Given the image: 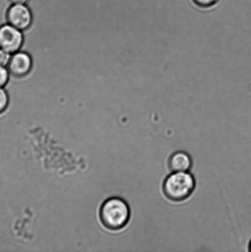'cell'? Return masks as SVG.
<instances>
[{
	"label": "cell",
	"mask_w": 251,
	"mask_h": 252,
	"mask_svg": "<svg viewBox=\"0 0 251 252\" xmlns=\"http://www.w3.org/2000/svg\"><path fill=\"white\" fill-rule=\"evenodd\" d=\"M100 219L103 225L110 230H120L130 220L129 205L120 197H111L103 202L100 209Z\"/></svg>",
	"instance_id": "cell-1"
},
{
	"label": "cell",
	"mask_w": 251,
	"mask_h": 252,
	"mask_svg": "<svg viewBox=\"0 0 251 252\" xmlns=\"http://www.w3.org/2000/svg\"><path fill=\"white\" fill-rule=\"evenodd\" d=\"M195 187V178L190 172H172L165 179L162 189L167 199L179 202L188 199Z\"/></svg>",
	"instance_id": "cell-2"
},
{
	"label": "cell",
	"mask_w": 251,
	"mask_h": 252,
	"mask_svg": "<svg viewBox=\"0 0 251 252\" xmlns=\"http://www.w3.org/2000/svg\"><path fill=\"white\" fill-rule=\"evenodd\" d=\"M23 43L21 31L10 24L0 26V49L15 53L19 50Z\"/></svg>",
	"instance_id": "cell-3"
},
{
	"label": "cell",
	"mask_w": 251,
	"mask_h": 252,
	"mask_svg": "<svg viewBox=\"0 0 251 252\" xmlns=\"http://www.w3.org/2000/svg\"><path fill=\"white\" fill-rule=\"evenodd\" d=\"M6 17L9 24L21 31L28 29L32 21L31 12L24 4H13L9 7Z\"/></svg>",
	"instance_id": "cell-4"
},
{
	"label": "cell",
	"mask_w": 251,
	"mask_h": 252,
	"mask_svg": "<svg viewBox=\"0 0 251 252\" xmlns=\"http://www.w3.org/2000/svg\"><path fill=\"white\" fill-rule=\"evenodd\" d=\"M31 64V59L28 54L23 52H18L11 56L7 66L11 75L16 77H22L30 71Z\"/></svg>",
	"instance_id": "cell-5"
},
{
	"label": "cell",
	"mask_w": 251,
	"mask_h": 252,
	"mask_svg": "<svg viewBox=\"0 0 251 252\" xmlns=\"http://www.w3.org/2000/svg\"><path fill=\"white\" fill-rule=\"evenodd\" d=\"M168 165L172 172H189L193 166V159L188 153L178 151L169 158Z\"/></svg>",
	"instance_id": "cell-6"
},
{
	"label": "cell",
	"mask_w": 251,
	"mask_h": 252,
	"mask_svg": "<svg viewBox=\"0 0 251 252\" xmlns=\"http://www.w3.org/2000/svg\"><path fill=\"white\" fill-rule=\"evenodd\" d=\"M9 102V96L6 91L0 88V114L6 110Z\"/></svg>",
	"instance_id": "cell-7"
},
{
	"label": "cell",
	"mask_w": 251,
	"mask_h": 252,
	"mask_svg": "<svg viewBox=\"0 0 251 252\" xmlns=\"http://www.w3.org/2000/svg\"><path fill=\"white\" fill-rule=\"evenodd\" d=\"M9 71L6 66L0 65V88L4 87L8 82Z\"/></svg>",
	"instance_id": "cell-8"
},
{
	"label": "cell",
	"mask_w": 251,
	"mask_h": 252,
	"mask_svg": "<svg viewBox=\"0 0 251 252\" xmlns=\"http://www.w3.org/2000/svg\"><path fill=\"white\" fill-rule=\"evenodd\" d=\"M194 3L203 8H208L215 5L220 0H193Z\"/></svg>",
	"instance_id": "cell-9"
},
{
	"label": "cell",
	"mask_w": 251,
	"mask_h": 252,
	"mask_svg": "<svg viewBox=\"0 0 251 252\" xmlns=\"http://www.w3.org/2000/svg\"><path fill=\"white\" fill-rule=\"evenodd\" d=\"M11 58V53L0 49V65L4 66L8 65Z\"/></svg>",
	"instance_id": "cell-10"
},
{
	"label": "cell",
	"mask_w": 251,
	"mask_h": 252,
	"mask_svg": "<svg viewBox=\"0 0 251 252\" xmlns=\"http://www.w3.org/2000/svg\"><path fill=\"white\" fill-rule=\"evenodd\" d=\"M27 0H9V1L13 4H24Z\"/></svg>",
	"instance_id": "cell-11"
},
{
	"label": "cell",
	"mask_w": 251,
	"mask_h": 252,
	"mask_svg": "<svg viewBox=\"0 0 251 252\" xmlns=\"http://www.w3.org/2000/svg\"><path fill=\"white\" fill-rule=\"evenodd\" d=\"M249 251L251 252V240L249 244Z\"/></svg>",
	"instance_id": "cell-12"
}]
</instances>
